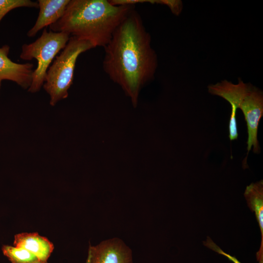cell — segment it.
Segmentation results:
<instances>
[{
  "label": "cell",
  "instance_id": "30bf717a",
  "mask_svg": "<svg viewBox=\"0 0 263 263\" xmlns=\"http://www.w3.org/2000/svg\"><path fill=\"white\" fill-rule=\"evenodd\" d=\"M247 205L254 212L261 233V244L257 253V258L263 263V182L261 180L247 186L244 193Z\"/></svg>",
  "mask_w": 263,
  "mask_h": 263
},
{
  "label": "cell",
  "instance_id": "52a82bcc",
  "mask_svg": "<svg viewBox=\"0 0 263 263\" xmlns=\"http://www.w3.org/2000/svg\"><path fill=\"white\" fill-rule=\"evenodd\" d=\"M9 51L8 45L0 47V93L3 80L14 82L24 89H28L32 82L33 64L13 62L8 57Z\"/></svg>",
  "mask_w": 263,
  "mask_h": 263
},
{
  "label": "cell",
  "instance_id": "8fae6325",
  "mask_svg": "<svg viewBox=\"0 0 263 263\" xmlns=\"http://www.w3.org/2000/svg\"><path fill=\"white\" fill-rule=\"evenodd\" d=\"M1 250L11 263H37L40 261L35 255L22 247L3 245Z\"/></svg>",
  "mask_w": 263,
  "mask_h": 263
},
{
  "label": "cell",
  "instance_id": "3957f363",
  "mask_svg": "<svg viewBox=\"0 0 263 263\" xmlns=\"http://www.w3.org/2000/svg\"><path fill=\"white\" fill-rule=\"evenodd\" d=\"M208 92L220 96L229 102L231 112L229 122V138L230 141L237 139L238 132L236 118L237 109L242 110L246 122L248 138L247 153L243 166L246 168V159L252 148L255 153L261 151L258 140L259 121L263 115V92L250 84L244 83L239 79L237 84L226 80L208 86Z\"/></svg>",
  "mask_w": 263,
  "mask_h": 263
},
{
  "label": "cell",
  "instance_id": "6da1fadb",
  "mask_svg": "<svg viewBox=\"0 0 263 263\" xmlns=\"http://www.w3.org/2000/svg\"><path fill=\"white\" fill-rule=\"evenodd\" d=\"M151 36L139 14L133 9L104 47L103 68L136 107L141 90L154 78L157 67Z\"/></svg>",
  "mask_w": 263,
  "mask_h": 263
},
{
  "label": "cell",
  "instance_id": "9a60e30c",
  "mask_svg": "<svg viewBox=\"0 0 263 263\" xmlns=\"http://www.w3.org/2000/svg\"><path fill=\"white\" fill-rule=\"evenodd\" d=\"M37 263H48L47 262H41V261H38V262Z\"/></svg>",
  "mask_w": 263,
  "mask_h": 263
},
{
  "label": "cell",
  "instance_id": "5bb4252c",
  "mask_svg": "<svg viewBox=\"0 0 263 263\" xmlns=\"http://www.w3.org/2000/svg\"><path fill=\"white\" fill-rule=\"evenodd\" d=\"M205 245L208 247L209 248L214 250V251L222 254L225 256L230 261H232L233 263H240L235 257L232 256L226 253L223 251L219 247H218L209 238L207 237V241L203 242Z\"/></svg>",
  "mask_w": 263,
  "mask_h": 263
},
{
  "label": "cell",
  "instance_id": "277c9868",
  "mask_svg": "<svg viewBox=\"0 0 263 263\" xmlns=\"http://www.w3.org/2000/svg\"><path fill=\"white\" fill-rule=\"evenodd\" d=\"M94 48L88 40L70 37L66 46L48 68L43 85L50 96V104L52 106L68 97L78 56Z\"/></svg>",
  "mask_w": 263,
  "mask_h": 263
},
{
  "label": "cell",
  "instance_id": "7c38bea8",
  "mask_svg": "<svg viewBox=\"0 0 263 263\" xmlns=\"http://www.w3.org/2000/svg\"><path fill=\"white\" fill-rule=\"evenodd\" d=\"M22 7L38 8V5L30 0H0V22L8 12Z\"/></svg>",
  "mask_w": 263,
  "mask_h": 263
},
{
  "label": "cell",
  "instance_id": "5b68a950",
  "mask_svg": "<svg viewBox=\"0 0 263 263\" xmlns=\"http://www.w3.org/2000/svg\"><path fill=\"white\" fill-rule=\"evenodd\" d=\"M70 37L66 32L48 31L45 28L41 35L34 42L22 45L20 58L25 60L36 59L38 62L37 67L33 72L28 92L35 93L39 91L53 60L66 46Z\"/></svg>",
  "mask_w": 263,
  "mask_h": 263
},
{
  "label": "cell",
  "instance_id": "4fadbf2b",
  "mask_svg": "<svg viewBox=\"0 0 263 263\" xmlns=\"http://www.w3.org/2000/svg\"><path fill=\"white\" fill-rule=\"evenodd\" d=\"M157 3L164 4L168 6L172 13L176 15H178L182 8V2L179 0H152V4Z\"/></svg>",
  "mask_w": 263,
  "mask_h": 263
},
{
  "label": "cell",
  "instance_id": "8992f818",
  "mask_svg": "<svg viewBox=\"0 0 263 263\" xmlns=\"http://www.w3.org/2000/svg\"><path fill=\"white\" fill-rule=\"evenodd\" d=\"M86 263H132L131 251L120 240L110 239L90 245Z\"/></svg>",
  "mask_w": 263,
  "mask_h": 263
},
{
  "label": "cell",
  "instance_id": "7a4b0ae2",
  "mask_svg": "<svg viewBox=\"0 0 263 263\" xmlns=\"http://www.w3.org/2000/svg\"><path fill=\"white\" fill-rule=\"evenodd\" d=\"M134 9V5H114L107 0H70L63 16L50 29L104 48Z\"/></svg>",
  "mask_w": 263,
  "mask_h": 263
},
{
  "label": "cell",
  "instance_id": "ba28073f",
  "mask_svg": "<svg viewBox=\"0 0 263 263\" xmlns=\"http://www.w3.org/2000/svg\"><path fill=\"white\" fill-rule=\"evenodd\" d=\"M70 0H38L39 11L37 19L27 32L28 37H35L44 27L58 20L63 15Z\"/></svg>",
  "mask_w": 263,
  "mask_h": 263
},
{
  "label": "cell",
  "instance_id": "9c48e42d",
  "mask_svg": "<svg viewBox=\"0 0 263 263\" xmlns=\"http://www.w3.org/2000/svg\"><path fill=\"white\" fill-rule=\"evenodd\" d=\"M14 246L22 247L35 255L41 262H47L53 251V244L38 233H20L14 236Z\"/></svg>",
  "mask_w": 263,
  "mask_h": 263
}]
</instances>
